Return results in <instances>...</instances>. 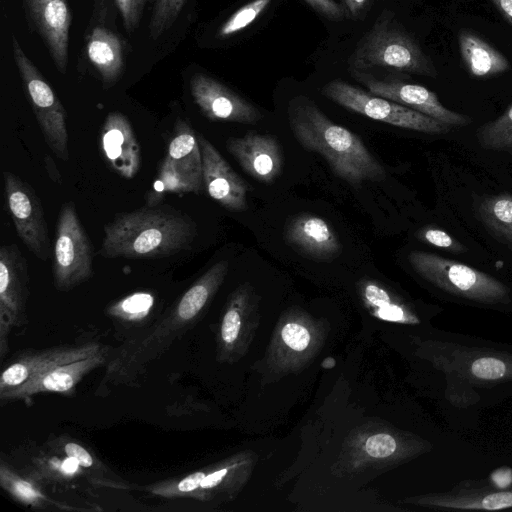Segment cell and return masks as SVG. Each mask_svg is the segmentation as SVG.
I'll list each match as a JSON object with an SVG mask.
<instances>
[{
	"label": "cell",
	"instance_id": "cell-32",
	"mask_svg": "<svg viewBox=\"0 0 512 512\" xmlns=\"http://www.w3.org/2000/svg\"><path fill=\"white\" fill-rule=\"evenodd\" d=\"M185 0H156L149 22V32L154 40L168 30L177 19Z\"/></svg>",
	"mask_w": 512,
	"mask_h": 512
},
{
	"label": "cell",
	"instance_id": "cell-43",
	"mask_svg": "<svg viewBox=\"0 0 512 512\" xmlns=\"http://www.w3.org/2000/svg\"><path fill=\"white\" fill-rule=\"evenodd\" d=\"M149 0H137V3H138V7H139V10L142 12L143 10V7L145 6V4L148 2Z\"/></svg>",
	"mask_w": 512,
	"mask_h": 512
},
{
	"label": "cell",
	"instance_id": "cell-11",
	"mask_svg": "<svg viewBox=\"0 0 512 512\" xmlns=\"http://www.w3.org/2000/svg\"><path fill=\"white\" fill-rule=\"evenodd\" d=\"M353 77L370 93L419 111L449 126H465L466 115L451 111L442 105L437 95L428 88L398 79H379L365 71H351Z\"/></svg>",
	"mask_w": 512,
	"mask_h": 512
},
{
	"label": "cell",
	"instance_id": "cell-39",
	"mask_svg": "<svg viewBox=\"0 0 512 512\" xmlns=\"http://www.w3.org/2000/svg\"><path fill=\"white\" fill-rule=\"evenodd\" d=\"M349 18L358 19L366 13L373 0H340Z\"/></svg>",
	"mask_w": 512,
	"mask_h": 512
},
{
	"label": "cell",
	"instance_id": "cell-36",
	"mask_svg": "<svg viewBox=\"0 0 512 512\" xmlns=\"http://www.w3.org/2000/svg\"><path fill=\"white\" fill-rule=\"evenodd\" d=\"M421 238L433 246L445 248L454 253H461L464 250L460 243L454 241L449 234L440 229H426L421 233Z\"/></svg>",
	"mask_w": 512,
	"mask_h": 512
},
{
	"label": "cell",
	"instance_id": "cell-8",
	"mask_svg": "<svg viewBox=\"0 0 512 512\" xmlns=\"http://www.w3.org/2000/svg\"><path fill=\"white\" fill-rule=\"evenodd\" d=\"M175 129L153 187L147 194L148 206L157 205L167 193L198 194L202 188V155L198 138L183 120L177 122Z\"/></svg>",
	"mask_w": 512,
	"mask_h": 512
},
{
	"label": "cell",
	"instance_id": "cell-37",
	"mask_svg": "<svg viewBox=\"0 0 512 512\" xmlns=\"http://www.w3.org/2000/svg\"><path fill=\"white\" fill-rule=\"evenodd\" d=\"M308 3L315 11L322 16L334 20L340 21L344 18H348L346 9L342 4L337 3L335 0H304Z\"/></svg>",
	"mask_w": 512,
	"mask_h": 512
},
{
	"label": "cell",
	"instance_id": "cell-42",
	"mask_svg": "<svg viewBox=\"0 0 512 512\" xmlns=\"http://www.w3.org/2000/svg\"><path fill=\"white\" fill-rule=\"evenodd\" d=\"M44 161H45V168H46V171H47L49 177L54 182L60 184L61 183V175H60L59 170H58L55 162L53 161V159L49 155H46L44 158Z\"/></svg>",
	"mask_w": 512,
	"mask_h": 512
},
{
	"label": "cell",
	"instance_id": "cell-7",
	"mask_svg": "<svg viewBox=\"0 0 512 512\" xmlns=\"http://www.w3.org/2000/svg\"><path fill=\"white\" fill-rule=\"evenodd\" d=\"M321 92L346 109L396 127L436 135L450 131L449 125L435 118L341 80L327 83Z\"/></svg>",
	"mask_w": 512,
	"mask_h": 512
},
{
	"label": "cell",
	"instance_id": "cell-35",
	"mask_svg": "<svg viewBox=\"0 0 512 512\" xmlns=\"http://www.w3.org/2000/svg\"><path fill=\"white\" fill-rule=\"evenodd\" d=\"M282 339L291 349L302 351L307 348L310 335L303 326L297 323H287L282 329Z\"/></svg>",
	"mask_w": 512,
	"mask_h": 512
},
{
	"label": "cell",
	"instance_id": "cell-14",
	"mask_svg": "<svg viewBox=\"0 0 512 512\" xmlns=\"http://www.w3.org/2000/svg\"><path fill=\"white\" fill-rule=\"evenodd\" d=\"M190 92L201 112L212 121L254 124L262 118L254 105L204 73L192 76Z\"/></svg>",
	"mask_w": 512,
	"mask_h": 512
},
{
	"label": "cell",
	"instance_id": "cell-18",
	"mask_svg": "<svg viewBox=\"0 0 512 512\" xmlns=\"http://www.w3.org/2000/svg\"><path fill=\"white\" fill-rule=\"evenodd\" d=\"M202 155L203 184L209 196L232 211L247 209L246 182L231 168L204 136H198Z\"/></svg>",
	"mask_w": 512,
	"mask_h": 512
},
{
	"label": "cell",
	"instance_id": "cell-24",
	"mask_svg": "<svg viewBox=\"0 0 512 512\" xmlns=\"http://www.w3.org/2000/svg\"><path fill=\"white\" fill-rule=\"evenodd\" d=\"M0 485L14 500L33 509H77L51 499L44 492L40 483L27 475L24 476L16 472L4 460L0 462Z\"/></svg>",
	"mask_w": 512,
	"mask_h": 512
},
{
	"label": "cell",
	"instance_id": "cell-27",
	"mask_svg": "<svg viewBox=\"0 0 512 512\" xmlns=\"http://www.w3.org/2000/svg\"><path fill=\"white\" fill-rule=\"evenodd\" d=\"M481 221L500 241L512 247V196L486 197L479 205Z\"/></svg>",
	"mask_w": 512,
	"mask_h": 512
},
{
	"label": "cell",
	"instance_id": "cell-19",
	"mask_svg": "<svg viewBox=\"0 0 512 512\" xmlns=\"http://www.w3.org/2000/svg\"><path fill=\"white\" fill-rule=\"evenodd\" d=\"M226 148L241 168L259 182L271 183L282 171L281 147L270 134L249 131L243 137H230Z\"/></svg>",
	"mask_w": 512,
	"mask_h": 512
},
{
	"label": "cell",
	"instance_id": "cell-3",
	"mask_svg": "<svg viewBox=\"0 0 512 512\" xmlns=\"http://www.w3.org/2000/svg\"><path fill=\"white\" fill-rule=\"evenodd\" d=\"M197 233L195 223L169 207L121 213L104 227L100 255L105 258L147 259L186 250Z\"/></svg>",
	"mask_w": 512,
	"mask_h": 512
},
{
	"label": "cell",
	"instance_id": "cell-6",
	"mask_svg": "<svg viewBox=\"0 0 512 512\" xmlns=\"http://www.w3.org/2000/svg\"><path fill=\"white\" fill-rule=\"evenodd\" d=\"M12 55L44 139L51 151L63 161L69 159L67 113L51 86L22 49L11 38Z\"/></svg>",
	"mask_w": 512,
	"mask_h": 512
},
{
	"label": "cell",
	"instance_id": "cell-12",
	"mask_svg": "<svg viewBox=\"0 0 512 512\" xmlns=\"http://www.w3.org/2000/svg\"><path fill=\"white\" fill-rule=\"evenodd\" d=\"M26 19L46 46L57 70L68 66L69 32L72 12L67 0H22Z\"/></svg>",
	"mask_w": 512,
	"mask_h": 512
},
{
	"label": "cell",
	"instance_id": "cell-34",
	"mask_svg": "<svg viewBox=\"0 0 512 512\" xmlns=\"http://www.w3.org/2000/svg\"><path fill=\"white\" fill-rule=\"evenodd\" d=\"M397 448L396 440L389 434L380 433L369 437L365 443V450L375 458L391 456Z\"/></svg>",
	"mask_w": 512,
	"mask_h": 512
},
{
	"label": "cell",
	"instance_id": "cell-4",
	"mask_svg": "<svg viewBox=\"0 0 512 512\" xmlns=\"http://www.w3.org/2000/svg\"><path fill=\"white\" fill-rule=\"evenodd\" d=\"M375 67L432 78L438 76L433 61L390 11L379 15L350 60L351 71Z\"/></svg>",
	"mask_w": 512,
	"mask_h": 512
},
{
	"label": "cell",
	"instance_id": "cell-38",
	"mask_svg": "<svg viewBox=\"0 0 512 512\" xmlns=\"http://www.w3.org/2000/svg\"><path fill=\"white\" fill-rule=\"evenodd\" d=\"M115 3L120 12L124 27L128 32H132L137 27L141 16L137 0H115Z\"/></svg>",
	"mask_w": 512,
	"mask_h": 512
},
{
	"label": "cell",
	"instance_id": "cell-41",
	"mask_svg": "<svg viewBox=\"0 0 512 512\" xmlns=\"http://www.w3.org/2000/svg\"><path fill=\"white\" fill-rule=\"evenodd\" d=\"M502 17L512 26V0H490Z\"/></svg>",
	"mask_w": 512,
	"mask_h": 512
},
{
	"label": "cell",
	"instance_id": "cell-2",
	"mask_svg": "<svg viewBox=\"0 0 512 512\" xmlns=\"http://www.w3.org/2000/svg\"><path fill=\"white\" fill-rule=\"evenodd\" d=\"M288 120L302 147L320 154L334 174L343 180L357 185L385 177L384 168L361 139L332 122L311 99L304 96L292 99Z\"/></svg>",
	"mask_w": 512,
	"mask_h": 512
},
{
	"label": "cell",
	"instance_id": "cell-10",
	"mask_svg": "<svg viewBox=\"0 0 512 512\" xmlns=\"http://www.w3.org/2000/svg\"><path fill=\"white\" fill-rule=\"evenodd\" d=\"M6 203L21 241L38 259L50 256V240L41 201L34 189L11 171L3 172Z\"/></svg>",
	"mask_w": 512,
	"mask_h": 512
},
{
	"label": "cell",
	"instance_id": "cell-22",
	"mask_svg": "<svg viewBox=\"0 0 512 512\" xmlns=\"http://www.w3.org/2000/svg\"><path fill=\"white\" fill-rule=\"evenodd\" d=\"M85 51L104 86L114 85L124 69L123 46L119 36L106 27L96 26L87 37Z\"/></svg>",
	"mask_w": 512,
	"mask_h": 512
},
{
	"label": "cell",
	"instance_id": "cell-5",
	"mask_svg": "<svg viewBox=\"0 0 512 512\" xmlns=\"http://www.w3.org/2000/svg\"><path fill=\"white\" fill-rule=\"evenodd\" d=\"M408 260L422 278L451 296L488 307L512 303L506 284L473 267L423 251L411 252Z\"/></svg>",
	"mask_w": 512,
	"mask_h": 512
},
{
	"label": "cell",
	"instance_id": "cell-31",
	"mask_svg": "<svg viewBox=\"0 0 512 512\" xmlns=\"http://www.w3.org/2000/svg\"><path fill=\"white\" fill-rule=\"evenodd\" d=\"M153 296L146 292L131 294L108 308V314L125 321L144 318L153 306Z\"/></svg>",
	"mask_w": 512,
	"mask_h": 512
},
{
	"label": "cell",
	"instance_id": "cell-26",
	"mask_svg": "<svg viewBox=\"0 0 512 512\" xmlns=\"http://www.w3.org/2000/svg\"><path fill=\"white\" fill-rule=\"evenodd\" d=\"M51 452V455L46 453L33 460L31 471L27 474L28 477L38 483L69 482L82 477H86L90 481L87 472L74 458Z\"/></svg>",
	"mask_w": 512,
	"mask_h": 512
},
{
	"label": "cell",
	"instance_id": "cell-1",
	"mask_svg": "<svg viewBox=\"0 0 512 512\" xmlns=\"http://www.w3.org/2000/svg\"><path fill=\"white\" fill-rule=\"evenodd\" d=\"M228 267L226 260L215 263L187 289L161 321L143 334L110 349L96 395L106 396L112 388L136 385L148 365L199 320L222 284Z\"/></svg>",
	"mask_w": 512,
	"mask_h": 512
},
{
	"label": "cell",
	"instance_id": "cell-9",
	"mask_svg": "<svg viewBox=\"0 0 512 512\" xmlns=\"http://www.w3.org/2000/svg\"><path fill=\"white\" fill-rule=\"evenodd\" d=\"M53 248V280L57 290L67 292L91 278L92 246L73 202L62 205Z\"/></svg>",
	"mask_w": 512,
	"mask_h": 512
},
{
	"label": "cell",
	"instance_id": "cell-21",
	"mask_svg": "<svg viewBox=\"0 0 512 512\" xmlns=\"http://www.w3.org/2000/svg\"><path fill=\"white\" fill-rule=\"evenodd\" d=\"M287 242L298 251L316 259L329 260L342 250L341 243L327 221L312 214H300L285 227Z\"/></svg>",
	"mask_w": 512,
	"mask_h": 512
},
{
	"label": "cell",
	"instance_id": "cell-23",
	"mask_svg": "<svg viewBox=\"0 0 512 512\" xmlns=\"http://www.w3.org/2000/svg\"><path fill=\"white\" fill-rule=\"evenodd\" d=\"M458 45L462 61L474 77H492L510 68L509 61L501 52L470 30L458 33Z\"/></svg>",
	"mask_w": 512,
	"mask_h": 512
},
{
	"label": "cell",
	"instance_id": "cell-17",
	"mask_svg": "<svg viewBox=\"0 0 512 512\" xmlns=\"http://www.w3.org/2000/svg\"><path fill=\"white\" fill-rule=\"evenodd\" d=\"M29 275L25 257L15 244L0 248V318L14 327L27 324Z\"/></svg>",
	"mask_w": 512,
	"mask_h": 512
},
{
	"label": "cell",
	"instance_id": "cell-25",
	"mask_svg": "<svg viewBox=\"0 0 512 512\" xmlns=\"http://www.w3.org/2000/svg\"><path fill=\"white\" fill-rule=\"evenodd\" d=\"M51 451L74 458L87 472L90 482L109 488H127L128 484L112 473L88 448L62 435L48 442Z\"/></svg>",
	"mask_w": 512,
	"mask_h": 512
},
{
	"label": "cell",
	"instance_id": "cell-20",
	"mask_svg": "<svg viewBox=\"0 0 512 512\" xmlns=\"http://www.w3.org/2000/svg\"><path fill=\"white\" fill-rule=\"evenodd\" d=\"M101 148L110 167L132 179L141 164V151L129 120L119 112L107 115L101 130Z\"/></svg>",
	"mask_w": 512,
	"mask_h": 512
},
{
	"label": "cell",
	"instance_id": "cell-29",
	"mask_svg": "<svg viewBox=\"0 0 512 512\" xmlns=\"http://www.w3.org/2000/svg\"><path fill=\"white\" fill-rule=\"evenodd\" d=\"M482 147L495 151H512V105L496 120L478 129Z\"/></svg>",
	"mask_w": 512,
	"mask_h": 512
},
{
	"label": "cell",
	"instance_id": "cell-40",
	"mask_svg": "<svg viewBox=\"0 0 512 512\" xmlns=\"http://www.w3.org/2000/svg\"><path fill=\"white\" fill-rule=\"evenodd\" d=\"M13 326L6 320L0 318V356L3 358L8 352V336Z\"/></svg>",
	"mask_w": 512,
	"mask_h": 512
},
{
	"label": "cell",
	"instance_id": "cell-16",
	"mask_svg": "<svg viewBox=\"0 0 512 512\" xmlns=\"http://www.w3.org/2000/svg\"><path fill=\"white\" fill-rule=\"evenodd\" d=\"M106 347L97 342H84L26 350L18 354L2 371L0 391L19 386L54 366L85 359Z\"/></svg>",
	"mask_w": 512,
	"mask_h": 512
},
{
	"label": "cell",
	"instance_id": "cell-15",
	"mask_svg": "<svg viewBox=\"0 0 512 512\" xmlns=\"http://www.w3.org/2000/svg\"><path fill=\"white\" fill-rule=\"evenodd\" d=\"M413 503L444 511L512 509V484L495 488L483 479L466 480L447 491L416 497Z\"/></svg>",
	"mask_w": 512,
	"mask_h": 512
},
{
	"label": "cell",
	"instance_id": "cell-13",
	"mask_svg": "<svg viewBox=\"0 0 512 512\" xmlns=\"http://www.w3.org/2000/svg\"><path fill=\"white\" fill-rule=\"evenodd\" d=\"M109 353L110 348L107 346L102 351L85 359L54 366L19 386L0 391V400L2 403L29 402L40 393L72 394L77 384L87 374L106 364Z\"/></svg>",
	"mask_w": 512,
	"mask_h": 512
},
{
	"label": "cell",
	"instance_id": "cell-30",
	"mask_svg": "<svg viewBox=\"0 0 512 512\" xmlns=\"http://www.w3.org/2000/svg\"><path fill=\"white\" fill-rule=\"evenodd\" d=\"M272 0H253L236 10L219 28L218 36L227 38L239 33L253 23Z\"/></svg>",
	"mask_w": 512,
	"mask_h": 512
},
{
	"label": "cell",
	"instance_id": "cell-28",
	"mask_svg": "<svg viewBox=\"0 0 512 512\" xmlns=\"http://www.w3.org/2000/svg\"><path fill=\"white\" fill-rule=\"evenodd\" d=\"M362 293L365 301L376 309L377 315L389 321L402 323H418L417 317L397 303H393L389 293L381 286L368 282L363 285Z\"/></svg>",
	"mask_w": 512,
	"mask_h": 512
},
{
	"label": "cell",
	"instance_id": "cell-33",
	"mask_svg": "<svg viewBox=\"0 0 512 512\" xmlns=\"http://www.w3.org/2000/svg\"><path fill=\"white\" fill-rule=\"evenodd\" d=\"M244 292L238 291L231 299L220 326V339L225 348L232 347L241 329V310L244 304Z\"/></svg>",
	"mask_w": 512,
	"mask_h": 512
}]
</instances>
